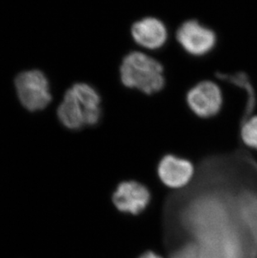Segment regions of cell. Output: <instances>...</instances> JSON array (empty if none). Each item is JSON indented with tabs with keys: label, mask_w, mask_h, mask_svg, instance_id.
Masks as SVG:
<instances>
[{
	"label": "cell",
	"mask_w": 257,
	"mask_h": 258,
	"mask_svg": "<svg viewBox=\"0 0 257 258\" xmlns=\"http://www.w3.org/2000/svg\"><path fill=\"white\" fill-rule=\"evenodd\" d=\"M186 102L195 115L208 119L221 111L223 94L221 88L213 81H201L187 92Z\"/></svg>",
	"instance_id": "5"
},
{
	"label": "cell",
	"mask_w": 257,
	"mask_h": 258,
	"mask_svg": "<svg viewBox=\"0 0 257 258\" xmlns=\"http://www.w3.org/2000/svg\"><path fill=\"white\" fill-rule=\"evenodd\" d=\"M240 136L246 146L257 150V115L243 120Z\"/></svg>",
	"instance_id": "10"
},
{
	"label": "cell",
	"mask_w": 257,
	"mask_h": 258,
	"mask_svg": "<svg viewBox=\"0 0 257 258\" xmlns=\"http://www.w3.org/2000/svg\"><path fill=\"white\" fill-rule=\"evenodd\" d=\"M176 39L187 54L204 56L216 47L217 37L210 28L196 20H187L176 31Z\"/></svg>",
	"instance_id": "4"
},
{
	"label": "cell",
	"mask_w": 257,
	"mask_h": 258,
	"mask_svg": "<svg viewBox=\"0 0 257 258\" xmlns=\"http://www.w3.org/2000/svg\"><path fill=\"white\" fill-rule=\"evenodd\" d=\"M15 87L21 105L29 111H40L52 101L49 80L42 71L29 70L19 74Z\"/></svg>",
	"instance_id": "3"
},
{
	"label": "cell",
	"mask_w": 257,
	"mask_h": 258,
	"mask_svg": "<svg viewBox=\"0 0 257 258\" xmlns=\"http://www.w3.org/2000/svg\"><path fill=\"white\" fill-rule=\"evenodd\" d=\"M139 258H163L158 255V254L155 253L153 251H146L145 253L142 254L141 256Z\"/></svg>",
	"instance_id": "11"
},
{
	"label": "cell",
	"mask_w": 257,
	"mask_h": 258,
	"mask_svg": "<svg viewBox=\"0 0 257 258\" xmlns=\"http://www.w3.org/2000/svg\"><path fill=\"white\" fill-rule=\"evenodd\" d=\"M131 32L136 44L150 50L161 49L167 42V28L157 18L146 17L136 21Z\"/></svg>",
	"instance_id": "7"
},
{
	"label": "cell",
	"mask_w": 257,
	"mask_h": 258,
	"mask_svg": "<svg viewBox=\"0 0 257 258\" xmlns=\"http://www.w3.org/2000/svg\"><path fill=\"white\" fill-rule=\"evenodd\" d=\"M216 76H217L219 79H221V81H226V82L233 84L239 87L243 88L246 91L247 95H249V100H248L244 118L249 116L250 111L254 107L255 95H254L252 87L250 86V82L248 81V78L245 74L237 73L234 74V75H227V74L217 73L216 74Z\"/></svg>",
	"instance_id": "9"
},
{
	"label": "cell",
	"mask_w": 257,
	"mask_h": 258,
	"mask_svg": "<svg viewBox=\"0 0 257 258\" xmlns=\"http://www.w3.org/2000/svg\"><path fill=\"white\" fill-rule=\"evenodd\" d=\"M112 200L119 212L136 216L148 207L151 195L146 185L135 180H128L117 186Z\"/></svg>",
	"instance_id": "6"
},
{
	"label": "cell",
	"mask_w": 257,
	"mask_h": 258,
	"mask_svg": "<svg viewBox=\"0 0 257 258\" xmlns=\"http://www.w3.org/2000/svg\"><path fill=\"white\" fill-rule=\"evenodd\" d=\"M57 117L71 131L95 126L102 118L100 93L90 84H75L66 90L57 109Z\"/></svg>",
	"instance_id": "1"
},
{
	"label": "cell",
	"mask_w": 257,
	"mask_h": 258,
	"mask_svg": "<svg viewBox=\"0 0 257 258\" xmlns=\"http://www.w3.org/2000/svg\"><path fill=\"white\" fill-rule=\"evenodd\" d=\"M158 175L168 187H184L194 175V166L186 159L174 155H166L158 165Z\"/></svg>",
	"instance_id": "8"
},
{
	"label": "cell",
	"mask_w": 257,
	"mask_h": 258,
	"mask_svg": "<svg viewBox=\"0 0 257 258\" xmlns=\"http://www.w3.org/2000/svg\"><path fill=\"white\" fill-rule=\"evenodd\" d=\"M119 76L125 87L146 95L160 92L165 85L161 63L142 52H131L124 57L119 67Z\"/></svg>",
	"instance_id": "2"
}]
</instances>
